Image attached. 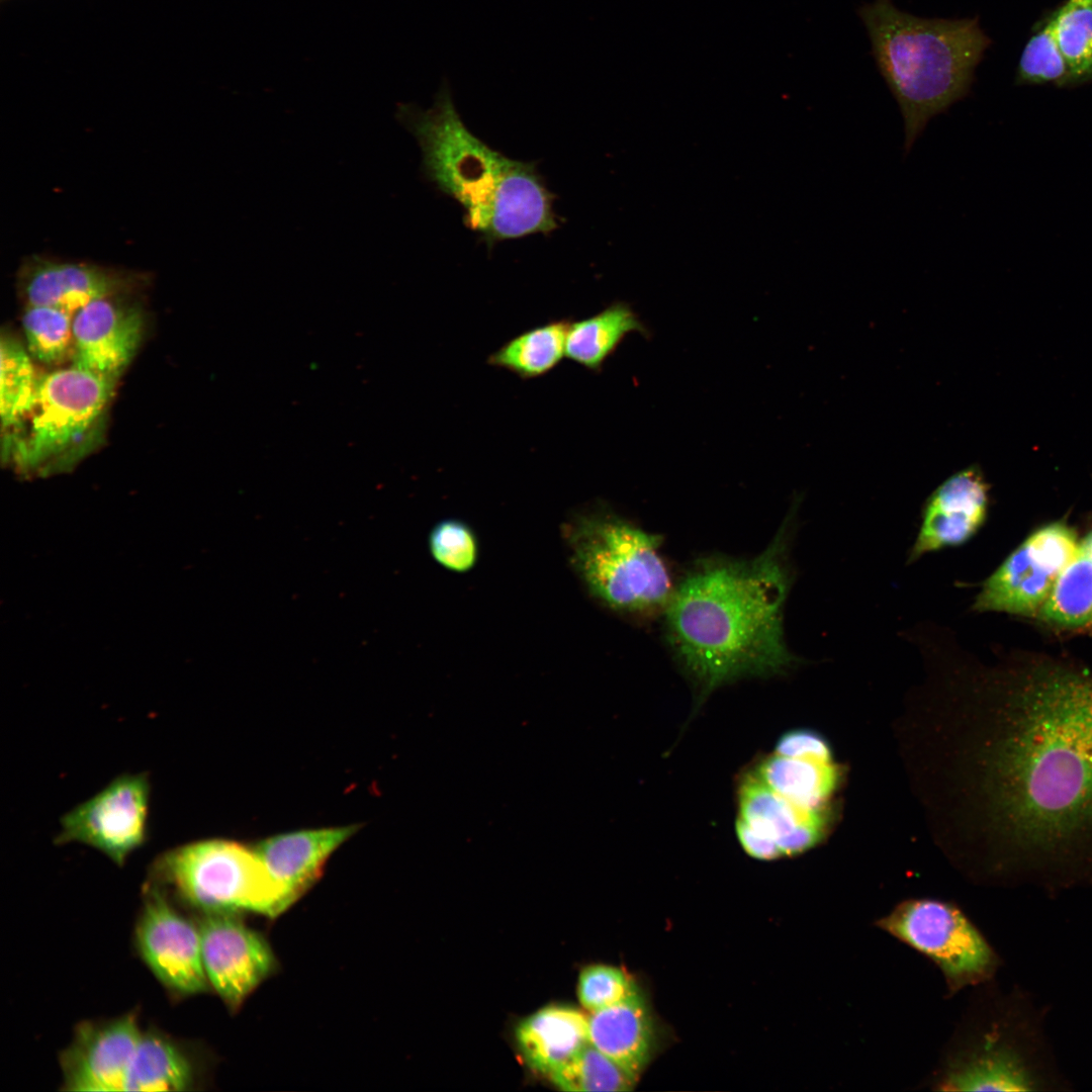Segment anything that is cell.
Listing matches in <instances>:
<instances>
[{
	"label": "cell",
	"mask_w": 1092,
	"mask_h": 1092,
	"mask_svg": "<svg viewBox=\"0 0 1092 1092\" xmlns=\"http://www.w3.org/2000/svg\"><path fill=\"white\" fill-rule=\"evenodd\" d=\"M879 71L904 121L908 154L928 121L964 99L991 40L978 17L920 18L891 0H874L858 10Z\"/></svg>",
	"instance_id": "cell-3"
},
{
	"label": "cell",
	"mask_w": 1092,
	"mask_h": 1092,
	"mask_svg": "<svg viewBox=\"0 0 1092 1092\" xmlns=\"http://www.w3.org/2000/svg\"><path fill=\"white\" fill-rule=\"evenodd\" d=\"M1059 47L1074 86L1092 80V0H1066L1052 13Z\"/></svg>",
	"instance_id": "cell-29"
},
{
	"label": "cell",
	"mask_w": 1092,
	"mask_h": 1092,
	"mask_svg": "<svg viewBox=\"0 0 1092 1092\" xmlns=\"http://www.w3.org/2000/svg\"><path fill=\"white\" fill-rule=\"evenodd\" d=\"M976 1046L942 1078L944 1090L1065 1091L1044 1032L1045 1011L1016 989L1003 997Z\"/></svg>",
	"instance_id": "cell-5"
},
{
	"label": "cell",
	"mask_w": 1092,
	"mask_h": 1092,
	"mask_svg": "<svg viewBox=\"0 0 1092 1092\" xmlns=\"http://www.w3.org/2000/svg\"><path fill=\"white\" fill-rule=\"evenodd\" d=\"M120 296L96 299L73 317V366L113 384L135 355L145 325L142 308Z\"/></svg>",
	"instance_id": "cell-15"
},
{
	"label": "cell",
	"mask_w": 1092,
	"mask_h": 1092,
	"mask_svg": "<svg viewBox=\"0 0 1092 1092\" xmlns=\"http://www.w3.org/2000/svg\"><path fill=\"white\" fill-rule=\"evenodd\" d=\"M360 828L357 824L297 830L253 845L278 886L286 908L322 876L331 855Z\"/></svg>",
	"instance_id": "cell-20"
},
{
	"label": "cell",
	"mask_w": 1092,
	"mask_h": 1092,
	"mask_svg": "<svg viewBox=\"0 0 1092 1092\" xmlns=\"http://www.w3.org/2000/svg\"><path fill=\"white\" fill-rule=\"evenodd\" d=\"M516 1039L533 1070L550 1076L588 1043V1016L567 1005H549L523 1019Z\"/></svg>",
	"instance_id": "cell-21"
},
{
	"label": "cell",
	"mask_w": 1092,
	"mask_h": 1092,
	"mask_svg": "<svg viewBox=\"0 0 1092 1092\" xmlns=\"http://www.w3.org/2000/svg\"><path fill=\"white\" fill-rule=\"evenodd\" d=\"M568 324L569 320H556L524 331L492 352L486 362L524 380L544 376L566 355Z\"/></svg>",
	"instance_id": "cell-26"
},
{
	"label": "cell",
	"mask_w": 1092,
	"mask_h": 1092,
	"mask_svg": "<svg viewBox=\"0 0 1092 1092\" xmlns=\"http://www.w3.org/2000/svg\"><path fill=\"white\" fill-rule=\"evenodd\" d=\"M1078 543L1075 532L1062 523L1038 529L987 578L973 609L1037 616Z\"/></svg>",
	"instance_id": "cell-10"
},
{
	"label": "cell",
	"mask_w": 1092,
	"mask_h": 1092,
	"mask_svg": "<svg viewBox=\"0 0 1092 1092\" xmlns=\"http://www.w3.org/2000/svg\"><path fill=\"white\" fill-rule=\"evenodd\" d=\"M0 1L3 2V1H7V0H0Z\"/></svg>",
	"instance_id": "cell-36"
},
{
	"label": "cell",
	"mask_w": 1092,
	"mask_h": 1092,
	"mask_svg": "<svg viewBox=\"0 0 1092 1092\" xmlns=\"http://www.w3.org/2000/svg\"><path fill=\"white\" fill-rule=\"evenodd\" d=\"M750 768L772 791L809 811L831 809L840 781V768L833 760L790 757L772 752L756 760Z\"/></svg>",
	"instance_id": "cell-23"
},
{
	"label": "cell",
	"mask_w": 1092,
	"mask_h": 1092,
	"mask_svg": "<svg viewBox=\"0 0 1092 1092\" xmlns=\"http://www.w3.org/2000/svg\"><path fill=\"white\" fill-rule=\"evenodd\" d=\"M150 793L146 774L115 778L62 817L55 842L89 845L122 866L147 841Z\"/></svg>",
	"instance_id": "cell-12"
},
{
	"label": "cell",
	"mask_w": 1092,
	"mask_h": 1092,
	"mask_svg": "<svg viewBox=\"0 0 1092 1092\" xmlns=\"http://www.w3.org/2000/svg\"><path fill=\"white\" fill-rule=\"evenodd\" d=\"M0 357V415L3 431L9 436L25 423L38 377L28 353L9 335L1 338Z\"/></svg>",
	"instance_id": "cell-28"
},
{
	"label": "cell",
	"mask_w": 1092,
	"mask_h": 1092,
	"mask_svg": "<svg viewBox=\"0 0 1092 1092\" xmlns=\"http://www.w3.org/2000/svg\"><path fill=\"white\" fill-rule=\"evenodd\" d=\"M402 115L421 147L427 177L462 206L466 226L481 234L507 157L466 127L447 81L432 108H405Z\"/></svg>",
	"instance_id": "cell-7"
},
{
	"label": "cell",
	"mask_w": 1092,
	"mask_h": 1092,
	"mask_svg": "<svg viewBox=\"0 0 1092 1092\" xmlns=\"http://www.w3.org/2000/svg\"><path fill=\"white\" fill-rule=\"evenodd\" d=\"M197 923L209 986L235 1011L275 973L274 952L239 913H204Z\"/></svg>",
	"instance_id": "cell-14"
},
{
	"label": "cell",
	"mask_w": 1092,
	"mask_h": 1092,
	"mask_svg": "<svg viewBox=\"0 0 1092 1092\" xmlns=\"http://www.w3.org/2000/svg\"><path fill=\"white\" fill-rule=\"evenodd\" d=\"M135 940L145 964L171 992L188 996L209 987L198 923L178 912L153 883L147 886Z\"/></svg>",
	"instance_id": "cell-13"
},
{
	"label": "cell",
	"mask_w": 1092,
	"mask_h": 1092,
	"mask_svg": "<svg viewBox=\"0 0 1092 1092\" xmlns=\"http://www.w3.org/2000/svg\"><path fill=\"white\" fill-rule=\"evenodd\" d=\"M632 333L644 338H649L651 334L628 303L613 302L592 316L569 321L566 357L592 372L600 373L605 362Z\"/></svg>",
	"instance_id": "cell-24"
},
{
	"label": "cell",
	"mask_w": 1092,
	"mask_h": 1092,
	"mask_svg": "<svg viewBox=\"0 0 1092 1092\" xmlns=\"http://www.w3.org/2000/svg\"><path fill=\"white\" fill-rule=\"evenodd\" d=\"M195 1079L194 1062L179 1043L161 1032L143 1031L125 1091H185Z\"/></svg>",
	"instance_id": "cell-25"
},
{
	"label": "cell",
	"mask_w": 1092,
	"mask_h": 1092,
	"mask_svg": "<svg viewBox=\"0 0 1092 1092\" xmlns=\"http://www.w3.org/2000/svg\"><path fill=\"white\" fill-rule=\"evenodd\" d=\"M143 1031L131 1013L82 1023L61 1057L64 1088L82 1092L125 1091Z\"/></svg>",
	"instance_id": "cell-16"
},
{
	"label": "cell",
	"mask_w": 1092,
	"mask_h": 1092,
	"mask_svg": "<svg viewBox=\"0 0 1092 1092\" xmlns=\"http://www.w3.org/2000/svg\"><path fill=\"white\" fill-rule=\"evenodd\" d=\"M988 486L976 466L945 479L926 500L909 560L969 541L985 522Z\"/></svg>",
	"instance_id": "cell-17"
},
{
	"label": "cell",
	"mask_w": 1092,
	"mask_h": 1092,
	"mask_svg": "<svg viewBox=\"0 0 1092 1092\" xmlns=\"http://www.w3.org/2000/svg\"><path fill=\"white\" fill-rule=\"evenodd\" d=\"M588 1042L634 1076L649 1062L655 1030L639 992L607 1008L590 1012Z\"/></svg>",
	"instance_id": "cell-22"
},
{
	"label": "cell",
	"mask_w": 1092,
	"mask_h": 1092,
	"mask_svg": "<svg viewBox=\"0 0 1092 1092\" xmlns=\"http://www.w3.org/2000/svg\"><path fill=\"white\" fill-rule=\"evenodd\" d=\"M429 549L439 565L457 573L471 570L478 559V542L474 532L467 524L456 519L443 520L432 529Z\"/></svg>",
	"instance_id": "cell-33"
},
{
	"label": "cell",
	"mask_w": 1092,
	"mask_h": 1092,
	"mask_svg": "<svg viewBox=\"0 0 1092 1092\" xmlns=\"http://www.w3.org/2000/svg\"><path fill=\"white\" fill-rule=\"evenodd\" d=\"M565 534L572 565L596 599L627 615L663 614L675 582L660 535L606 510L576 517Z\"/></svg>",
	"instance_id": "cell-4"
},
{
	"label": "cell",
	"mask_w": 1092,
	"mask_h": 1092,
	"mask_svg": "<svg viewBox=\"0 0 1092 1092\" xmlns=\"http://www.w3.org/2000/svg\"><path fill=\"white\" fill-rule=\"evenodd\" d=\"M1017 84L1074 86L1069 64L1055 35L1050 14L1026 41L1016 72Z\"/></svg>",
	"instance_id": "cell-32"
},
{
	"label": "cell",
	"mask_w": 1092,
	"mask_h": 1092,
	"mask_svg": "<svg viewBox=\"0 0 1092 1092\" xmlns=\"http://www.w3.org/2000/svg\"><path fill=\"white\" fill-rule=\"evenodd\" d=\"M113 387L73 365L39 376L24 437L14 445L19 460L40 465L83 443L101 418Z\"/></svg>",
	"instance_id": "cell-9"
},
{
	"label": "cell",
	"mask_w": 1092,
	"mask_h": 1092,
	"mask_svg": "<svg viewBox=\"0 0 1092 1092\" xmlns=\"http://www.w3.org/2000/svg\"><path fill=\"white\" fill-rule=\"evenodd\" d=\"M1037 616L1059 627H1092V532L1078 543Z\"/></svg>",
	"instance_id": "cell-27"
},
{
	"label": "cell",
	"mask_w": 1092,
	"mask_h": 1092,
	"mask_svg": "<svg viewBox=\"0 0 1092 1092\" xmlns=\"http://www.w3.org/2000/svg\"><path fill=\"white\" fill-rule=\"evenodd\" d=\"M20 283L27 304L53 306L74 315L96 299L129 291L139 279L110 268L32 256L21 268Z\"/></svg>",
	"instance_id": "cell-18"
},
{
	"label": "cell",
	"mask_w": 1092,
	"mask_h": 1092,
	"mask_svg": "<svg viewBox=\"0 0 1092 1092\" xmlns=\"http://www.w3.org/2000/svg\"><path fill=\"white\" fill-rule=\"evenodd\" d=\"M736 834L744 851L760 860L800 854L827 832L831 809L805 810L768 788L750 768L736 788Z\"/></svg>",
	"instance_id": "cell-11"
},
{
	"label": "cell",
	"mask_w": 1092,
	"mask_h": 1092,
	"mask_svg": "<svg viewBox=\"0 0 1092 1092\" xmlns=\"http://www.w3.org/2000/svg\"><path fill=\"white\" fill-rule=\"evenodd\" d=\"M557 228L553 195L535 164L507 158L480 234L485 243L548 234Z\"/></svg>",
	"instance_id": "cell-19"
},
{
	"label": "cell",
	"mask_w": 1092,
	"mask_h": 1092,
	"mask_svg": "<svg viewBox=\"0 0 1092 1092\" xmlns=\"http://www.w3.org/2000/svg\"><path fill=\"white\" fill-rule=\"evenodd\" d=\"M74 315L48 305H31L22 316L29 354L46 365L63 362L73 351Z\"/></svg>",
	"instance_id": "cell-31"
},
{
	"label": "cell",
	"mask_w": 1092,
	"mask_h": 1092,
	"mask_svg": "<svg viewBox=\"0 0 1092 1092\" xmlns=\"http://www.w3.org/2000/svg\"><path fill=\"white\" fill-rule=\"evenodd\" d=\"M154 884L169 887L204 913H258L276 917L287 908L282 894L251 845L224 838L171 848L152 866Z\"/></svg>",
	"instance_id": "cell-6"
},
{
	"label": "cell",
	"mask_w": 1092,
	"mask_h": 1092,
	"mask_svg": "<svg viewBox=\"0 0 1092 1092\" xmlns=\"http://www.w3.org/2000/svg\"><path fill=\"white\" fill-rule=\"evenodd\" d=\"M790 757L833 760L827 740L815 731L796 729L785 733L777 742L775 751Z\"/></svg>",
	"instance_id": "cell-35"
},
{
	"label": "cell",
	"mask_w": 1092,
	"mask_h": 1092,
	"mask_svg": "<svg viewBox=\"0 0 1092 1092\" xmlns=\"http://www.w3.org/2000/svg\"><path fill=\"white\" fill-rule=\"evenodd\" d=\"M549 1077L560 1090L575 1092L629 1091L637 1080L589 1042Z\"/></svg>",
	"instance_id": "cell-30"
},
{
	"label": "cell",
	"mask_w": 1092,
	"mask_h": 1092,
	"mask_svg": "<svg viewBox=\"0 0 1092 1092\" xmlns=\"http://www.w3.org/2000/svg\"><path fill=\"white\" fill-rule=\"evenodd\" d=\"M788 517L752 558L709 556L675 583L663 612L666 638L700 707L716 689L791 669L784 611L792 585Z\"/></svg>",
	"instance_id": "cell-2"
},
{
	"label": "cell",
	"mask_w": 1092,
	"mask_h": 1092,
	"mask_svg": "<svg viewBox=\"0 0 1092 1092\" xmlns=\"http://www.w3.org/2000/svg\"><path fill=\"white\" fill-rule=\"evenodd\" d=\"M980 748L993 869L1050 894L1092 885V671L1032 660L994 686Z\"/></svg>",
	"instance_id": "cell-1"
},
{
	"label": "cell",
	"mask_w": 1092,
	"mask_h": 1092,
	"mask_svg": "<svg viewBox=\"0 0 1092 1092\" xmlns=\"http://www.w3.org/2000/svg\"><path fill=\"white\" fill-rule=\"evenodd\" d=\"M635 992L637 989L630 976L618 967L590 965L578 978L579 1002L590 1012L617 1004Z\"/></svg>",
	"instance_id": "cell-34"
},
{
	"label": "cell",
	"mask_w": 1092,
	"mask_h": 1092,
	"mask_svg": "<svg viewBox=\"0 0 1092 1092\" xmlns=\"http://www.w3.org/2000/svg\"><path fill=\"white\" fill-rule=\"evenodd\" d=\"M877 925L933 962L949 993L989 981L1001 964L983 933L948 902L906 900Z\"/></svg>",
	"instance_id": "cell-8"
}]
</instances>
